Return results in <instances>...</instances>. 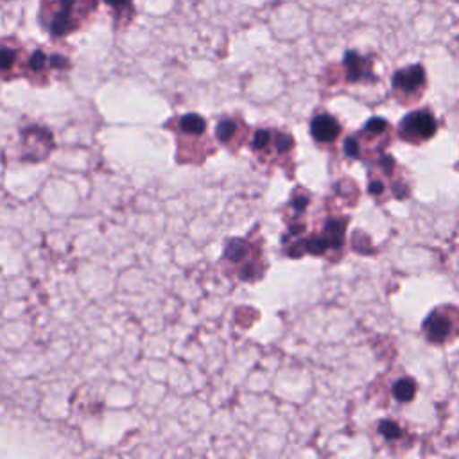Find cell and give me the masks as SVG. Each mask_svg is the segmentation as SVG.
I'll return each instance as SVG.
<instances>
[{
	"instance_id": "obj_1",
	"label": "cell",
	"mask_w": 459,
	"mask_h": 459,
	"mask_svg": "<svg viewBox=\"0 0 459 459\" xmlns=\"http://www.w3.org/2000/svg\"><path fill=\"white\" fill-rule=\"evenodd\" d=\"M391 140V126L382 118H371L360 133L350 136L344 143V152L350 158H364L378 154Z\"/></svg>"
},
{
	"instance_id": "obj_2",
	"label": "cell",
	"mask_w": 459,
	"mask_h": 459,
	"mask_svg": "<svg viewBox=\"0 0 459 459\" xmlns=\"http://www.w3.org/2000/svg\"><path fill=\"white\" fill-rule=\"evenodd\" d=\"M423 333L430 342L445 344L459 335V308L441 305L434 308L423 323Z\"/></svg>"
},
{
	"instance_id": "obj_3",
	"label": "cell",
	"mask_w": 459,
	"mask_h": 459,
	"mask_svg": "<svg viewBox=\"0 0 459 459\" xmlns=\"http://www.w3.org/2000/svg\"><path fill=\"white\" fill-rule=\"evenodd\" d=\"M253 151L260 156L262 161L273 163L280 158H287L294 147L290 134L278 129H258L253 138Z\"/></svg>"
},
{
	"instance_id": "obj_4",
	"label": "cell",
	"mask_w": 459,
	"mask_h": 459,
	"mask_svg": "<svg viewBox=\"0 0 459 459\" xmlns=\"http://www.w3.org/2000/svg\"><path fill=\"white\" fill-rule=\"evenodd\" d=\"M258 249V246L249 244L244 238H237L231 240L226 247V260L237 265V276L240 280H256L260 278V271H262V260H260V251L256 255H253V251Z\"/></svg>"
},
{
	"instance_id": "obj_5",
	"label": "cell",
	"mask_w": 459,
	"mask_h": 459,
	"mask_svg": "<svg viewBox=\"0 0 459 459\" xmlns=\"http://www.w3.org/2000/svg\"><path fill=\"white\" fill-rule=\"evenodd\" d=\"M436 131H437V124H436L434 115L429 109H420V111L409 113L398 127L400 138L412 145L430 140L436 134Z\"/></svg>"
},
{
	"instance_id": "obj_6",
	"label": "cell",
	"mask_w": 459,
	"mask_h": 459,
	"mask_svg": "<svg viewBox=\"0 0 459 459\" xmlns=\"http://www.w3.org/2000/svg\"><path fill=\"white\" fill-rule=\"evenodd\" d=\"M344 230L346 221L344 219H332L325 224L323 231L308 238L305 244V251L312 255H325L328 251H337L344 244Z\"/></svg>"
},
{
	"instance_id": "obj_7",
	"label": "cell",
	"mask_w": 459,
	"mask_h": 459,
	"mask_svg": "<svg viewBox=\"0 0 459 459\" xmlns=\"http://www.w3.org/2000/svg\"><path fill=\"white\" fill-rule=\"evenodd\" d=\"M423 86H425V70L420 65L403 68L396 72L393 77V90L403 99L405 97L411 99L418 95Z\"/></svg>"
},
{
	"instance_id": "obj_8",
	"label": "cell",
	"mask_w": 459,
	"mask_h": 459,
	"mask_svg": "<svg viewBox=\"0 0 459 459\" xmlns=\"http://www.w3.org/2000/svg\"><path fill=\"white\" fill-rule=\"evenodd\" d=\"M310 134L319 145L333 143L341 134V124L328 113H319L310 122Z\"/></svg>"
},
{
	"instance_id": "obj_9",
	"label": "cell",
	"mask_w": 459,
	"mask_h": 459,
	"mask_svg": "<svg viewBox=\"0 0 459 459\" xmlns=\"http://www.w3.org/2000/svg\"><path fill=\"white\" fill-rule=\"evenodd\" d=\"M221 143H224L230 149H238L247 134V127L240 118H224L217 124L215 131Z\"/></svg>"
},
{
	"instance_id": "obj_10",
	"label": "cell",
	"mask_w": 459,
	"mask_h": 459,
	"mask_svg": "<svg viewBox=\"0 0 459 459\" xmlns=\"http://www.w3.org/2000/svg\"><path fill=\"white\" fill-rule=\"evenodd\" d=\"M206 129V122L199 117V115H185L179 118V131L183 134H190V136H203Z\"/></svg>"
},
{
	"instance_id": "obj_11",
	"label": "cell",
	"mask_w": 459,
	"mask_h": 459,
	"mask_svg": "<svg viewBox=\"0 0 459 459\" xmlns=\"http://www.w3.org/2000/svg\"><path fill=\"white\" fill-rule=\"evenodd\" d=\"M416 394V382L409 377L400 378L394 385H393V396L400 402V403H407L414 398Z\"/></svg>"
},
{
	"instance_id": "obj_12",
	"label": "cell",
	"mask_w": 459,
	"mask_h": 459,
	"mask_svg": "<svg viewBox=\"0 0 459 459\" xmlns=\"http://www.w3.org/2000/svg\"><path fill=\"white\" fill-rule=\"evenodd\" d=\"M346 66H348V75H350V79H351V81L360 79V77L364 75V72H366V68H364V61H362V59H359L355 54H351V56H348V57H346Z\"/></svg>"
},
{
	"instance_id": "obj_13",
	"label": "cell",
	"mask_w": 459,
	"mask_h": 459,
	"mask_svg": "<svg viewBox=\"0 0 459 459\" xmlns=\"http://www.w3.org/2000/svg\"><path fill=\"white\" fill-rule=\"evenodd\" d=\"M378 432L384 436V437H387V439H394V437H398L402 432H400V427L396 425V423H393V421H382L380 425H378Z\"/></svg>"
},
{
	"instance_id": "obj_14",
	"label": "cell",
	"mask_w": 459,
	"mask_h": 459,
	"mask_svg": "<svg viewBox=\"0 0 459 459\" xmlns=\"http://www.w3.org/2000/svg\"><path fill=\"white\" fill-rule=\"evenodd\" d=\"M14 61V52L9 48L0 50V70H7Z\"/></svg>"
},
{
	"instance_id": "obj_15",
	"label": "cell",
	"mask_w": 459,
	"mask_h": 459,
	"mask_svg": "<svg viewBox=\"0 0 459 459\" xmlns=\"http://www.w3.org/2000/svg\"><path fill=\"white\" fill-rule=\"evenodd\" d=\"M108 4H111L113 7H122V5H126L127 4V0H106Z\"/></svg>"
}]
</instances>
